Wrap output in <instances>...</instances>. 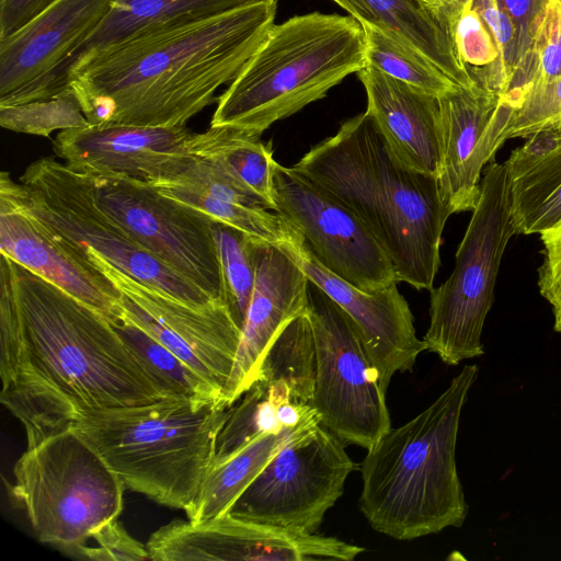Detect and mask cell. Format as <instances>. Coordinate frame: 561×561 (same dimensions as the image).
<instances>
[{
  "label": "cell",
  "instance_id": "cell-1",
  "mask_svg": "<svg viewBox=\"0 0 561 561\" xmlns=\"http://www.w3.org/2000/svg\"><path fill=\"white\" fill-rule=\"evenodd\" d=\"M0 377L27 447L88 413L174 398L112 322L4 254Z\"/></svg>",
  "mask_w": 561,
  "mask_h": 561
},
{
  "label": "cell",
  "instance_id": "cell-2",
  "mask_svg": "<svg viewBox=\"0 0 561 561\" xmlns=\"http://www.w3.org/2000/svg\"><path fill=\"white\" fill-rule=\"evenodd\" d=\"M277 0L186 19L94 58L67 82L89 124L183 127L211 104L274 26Z\"/></svg>",
  "mask_w": 561,
  "mask_h": 561
},
{
  "label": "cell",
  "instance_id": "cell-3",
  "mask_svg": "<svg viewBox=\"0 0 561 561\" xmlns=\"http://www.w3.org/2000/svg\"><path fill=\"white\" fill-rule=\"evenodd\" d=\"M293 168L360 219L389 256L399 283L419 290L434 287L451 214L437 179L398 162L367 112L343 122Z\"/></svg>",
  "mask_w": 561,
  "mask_h": 561
},
{
  "label": "cell",
  "instance_id": "cell-4",
  "mask_svg": "<svg viewBox=\"0 0 561 561\" xmlns=\"http://www.w3.org/2000/svg\"><path fill=\"white\" fill-rule=\"evenodd\" d=\"M478 375V365H466L425 410L367 450L358 506L376 531L413 540L466 520L456 444L462 408Z\"/></svg>",
  "mask_w": 561,
  "mask_h": 561
},
{
  "label": "cell",
  "instance_id": "cell-5",
  "mask_svg": "<svg viewBox=\"0 0 561 561\" xmlns=\"http://www.w3.org/2000/svg\"><path fill=\"white\" fill-rule=\"evenodd\" d=\"M366 48L352 16L312 12L274 24L217 98L210 127L262 135L366 67Z\"/></svg>",
  "mask_w": 561,
  "mask_h": 561
},
{
  "label": "cell",
  "instance_id": "cell-6",
  "mask_svg": "<svg viewBox=\"0 0 561 561\" xmlns=\"http://www.w3.org/2000/svg\"><path fill=\"white\" fill-rule=\"evenodd\" d=\"M230 407L180 398L88 413L72 425L125 488L185 513L196 502Z\"/></svg>",
  "mask_w": 561,
  "mask_h": 561
},
{
  "label": "cell",
  "instance_id": "cell-7",
  "mask_svg": "<svg viewBox=\"0 0 561 561\" xmlns=\"http://www.w3.org/2000/svg\"><path fill=\"white\" fill-rule=\"evenodd\" d=\"M124 489L71 424L27 447L14 465L11 493L39 541L71 551L117 519Z\"/></svg>",
  "mask_w": 561,
  "mask_h": 561
},
{
  "label": "cell",
  "instance_id": "cell-8",
  "mask_svg": "<svg viewBox=\"0 0 561 561\" xmlns=\"http://www.w3.org/2000/svg\"><path fill=\"white\" fill-rule=\"evenodd\" d=\"M471 211L451 274L430 290V325L422 339L425 351L450 366L483 355L482 332L502 256L516 234L504 163L493 160L486 167Z\"/></svg>",
  "mask_w": 561,
  "mask_h": 561
},
{
  "label": "cell",
  "instance_id": "cell-9",
  "mask_svg": "<svg viewBox=\"0 0 561 561\" xmlns=\"http://www.w3.org/2000/svg\"><path fill=\"white\" fill-rule=\"evenodd\" d=\"M0 194L68 242L95 250L139 283L197 308L221 300L185 279L111 221L93 203L83 174L53 157L32 162L20 183L1 172Z\"/></svg>",
  "mask_w": 561,
  "mask_h": 561
},
{
  "label": "cell",
  "instance_id": "cell-10",
  "mask_svg": "<svg viewBox=\"0 0 561 561\" xmlns=\"http://www.w3.org/2000/svg\"><path fill=\"white\" fill-rule=\"evenodd\" d=\"M308 316L316 346V380L310 404L322 427L345 445L368 450L391 430L378 371L353 321L311 282Z\"/></svg>",
  "mask_w": 561,
  "mask_h": 561
},
{
  "label": "cell",
  "instance_id": "cell-11",
  "mask_svg": "<svg viewBox=\"0 0 561 561\" xmlns=\"http://www.w3.org/2000/svg\"><path fill=\"white\" fill-rule=\"evenodd\" d=\"M83 176L93 203L111 221L211 298L225 301L215 221L210 217L146 182L112 175Z\"/></svg>",
  "mask_w": 561,
  "mask_h": 561
},
{
  "label": "cell",
  "instance_id": "cell-12",
  "mask_svg": "<svg viewBox=\"0 0 561 561\" xmlns=\"http://www.w3.org/2000/svg\"><path fill=\"white\" fill-rule=\"evenodd\" d=\"M355 469L345 444L318 425L285 445L228 513L249 522L314 534Z\"/></svg>",
  "mask_w": 561,
  "mask_h": 561
},
{
  "label": "cell",
  "instance_id": "cell-13",
  "mask_svg": "<svg viewBox=\"0 0 561 561\" xmlns=\"http://www.w3.org/2000/svg\"><path fill=\"white\" fill-rule=\"evenodd\" d=\"M70 244L118 289L123 318L174 353L224 394L241 337V328L224 300L203 308L190 306L139 283L95 250Z\"/></svg>",
  "mask_w": 561,
  "mask_h": 561
},
{
  "label": "cell",
  "instance_id": "cell-14",
  "mask_svg": "<svg viewBox=\"0 0 561 561\" xmlns=\"http://www.w3.org/2000/svg\"><path fill=\"white\" fill-rule=\"evenodd\" d=\"M272 198L273 211L301 233L331 273L366 293L399 283L389 256L357 216L293 167L275 160Z\"/></svg>",
  "mask_w": 561,
  "mask_h": 561
},
{
  "label": "cell",
  "instance_id": "cell-15",
  "mask_svg": "<svg viewBox=\"0 0 561 561\" xmlns=\"http://www.w3.org/2000/svg\"><path fill=\"white\" fill-rule=\"evenodd\" d=\"M146 546L153 561H352L365 551L336 537L290 531L229 513L201 523L173 520Z\"/></svg>",
  "mask_w": 561,
  "mask_h": 561
},
{
  "label": "cell",
  "instance_id": "cell-16",
  "mask_svg": "<svg viewBox=\"0 0 561 561\" xmlns=\"http://www.w3.org/2000/svg\"><path fill=\"white\" fill-rule=\"evenodd\" d=\"M196 135L183 127L88 124L58 133L54 152L72 171L154 186L176 182L196 162Z\"/></svg>",
  "mask_w": 561,
  "mask_h": 561
},
{
  "label": "cell",
  "instance_id": "cell-17",
  "mask_svg": "<svg viewBox=\"0 0 561 561\" xmlns=\"http://www.w3.org/2000/svg\"><path fill=\"white\" fill-rule=\"evenodd\" d=\"M440 197L449 210L471 211L480 196L481 173L505 142L510 110L480 84L456 88L438 98Z\"/></svg>",
  "mask_w": 561,
  "mask_h": 561
},
{
  "label": "cell",
  "instance_id": "cell-18",
  "mask_svg": "<svg viewBox=\"0 0 561 561\" xmlns=\"http://www.w3.org/2000/svg\"><path fill=\"white\" fill-rule=\"evenodd\" d=\"M283 248L295 257L309 280L353 321L385 391L396 373L412 370L425 345L416 335L413 314L398 283L366 293L325 268L304 239Z\"/></svg>",
  "mask_w": 561,
  "mask_h": 561
},
{
  "label": "cell",
  "instance_id": "cell-19",
  "mask_svg": "<svg viewBox=\"0 0 561 561\" xmlns=\"http://www.w3.org/2000/svg\"><path fill=\"white\" fill-rule=\"evenodd\" d=\"M0 253L56 285L112 323L123 318L122 295L61 236L0 194Z\"/></svg>",
  "mask_w": 561,
  "mask_h": 561
},
{
  "label": "cell",
  "instance_id": "cell-20",
  "mask_svg": "<svg viewBox=\"0 0 561 561\" xmlns=\"http://www.w3.org/2000/svg\"><path fill=\"white\" fill-rule=\"evenodd\" d=\"M310 280L283 247L260 242L252 297L222 404L231 407L253 385L276 335L308 311Z\"/></svg>",
  "mask_w": 561,
  "mask_h": 561
},
{
  "label": "cell",
  "instance_id": "cell-21",
  "mask_svg": "<svg viewBox=\"0 0 561 561\" xmlns=\"http://www.w3.org/2000/svg\"><path fill=\"white\" fill-rule=\"evenodd\" d=\"M259 0H113L94 31L43 77L0 99V106L51 99L67 91L68 79L100 55L152 30Z\"/></svg>",
  "mask_w": 561,
  "mask_h": 561
},
{
  "label": "cell",
  "instance_id": "cell-22",
  "mask_svg": "<svg viewBox=\"0 0 561 561\" xmlns=\"http://www.w3.org/2000/svg\"><path fill=\"white\" fill-rule=\"evenodd\" d=\"M113 0H55L0 42V99L43 77L102 22Z\"/></svg>",
  "mask_w": 561,
  "mask_h": 561
},
{
  "label": "cell",
  "instance_id": "cell-23",
  "mask_svg": "<svg viewBox=\"0 0 561 561\" xmlns=\"http://www.w3.org/2000/svg\"><path fill=\"white\" fill-rule=\"evenodd\" d=\"M374 119L392 156L407 169L438 176V98L366 65L357 72Z\"/></svg>",
  "mask_w": 561,
  "mask_h": 561
},
{
  "label": "cell",
  "instance_id": "cell-24",
  "mask_svg": "<svg viewBox=\"0 0 561 561\" xmlns=\"http://www.w3.org/2000/svg\"><path fill=\"white\" fill-rule=\"evenodd\" d=\"M516 233L540 234L561 219V130L529 137L504 162Z\"/></svg>",
  "mask_w": 561,
  "mask_h": 561
},
{
  "label": "cell",
  "instance_id": "cell-25",
  "mask_svg": "<svg viewBox=\"0 0 561 561\" xmlns=\"http://www.w3.org/2000/svg\"><path fill=\"white\" fill-rule=\"evenodd\" d=\"M362 25L380 28L412 47L460 87L478 84L459 58L453 36L432 16L421 0H332Z\"/></svg>",
  "mask_w": 561,
  "mask_h": 561
},
{
  "label": "cell",
  "instance_id": "cell-26",
  "mask_svg": "<svg viewBox=\"0 0 561 561\" xmlns=\"http://www.w3.org/2000/svg\"><path fill=\"white\" fill-rule=\"evenodd\" d=\"M309 424H320L317 411L310 403L294 401L285 381H254L230 407L217 437L213 463L236 454L259 437Z\"/></svg>",
  "mask_w": 561,
  "mask_h": 561
},
{
  "label": "cell",
  "instance_id": "cell-27",
  "mask_svg": "<svg viewBox=\"0 0 561 561\" xmlns=\"http://www.w3.org/2000/svg\"><path fill=\"white\" fill-rule=\"evenodd\" d=\"M320 424H309L280 433L267 434L251 442L236 454L213 463L208 469L187 519L201 523L227 514L233 503L288 443Z\"/></svg>",
  "mask_w": 561,
  "mask_h": 561
},
{
  "label": "cell",
  "instance_id": "cell-28",
  "mask_svg": "<svg viewBox=\"0 0 561 561\" xmlns=\"http://www.w3.org/2000/svg\"><path fill=\"white\" fill-rule=\"evenodd\" d=\"M198 158L221 168L241 185L262 197L273 211L271 144L261 135L230 127H209L196 135Z\"/></svg>",
  "mask_w": 561,
  "mask_h": 561
},
{
  "label": "cell",
  "instance_id": "cell-29",
  "mask_svg": "<svg viewBox=\"0 0 561 561\" xmlns=\"http://www.w3.org/2000/svg\"><path fill=\"white\" fill-rule=\"evenodd\" d=\"M283 380L294 401L310 403L316 380L314 336L308 311L294 318L267 348L255 381Z\"/></svg>",
  "mask_w": 561,
  "mask_h": 561
},
{
  "label": "cell",
  "instance_id": "cell-30",
  "mask_svg": "<svg viewBox=\"0 0 561 561\" xmlns=\"http://www.w3.org/2000/svg\"><path fill=\"white\" fill-rule=\"evenodd\" d=\"M163 195L184 203L254 239L286 247L301 241V233L277 213L210 196L204 192L179 185L156 186Z\"/></svg>",
  "mask_w": 561,
  "mask_h": 561
},
{
  "label": "cell",
  "instance_id": "cell-31",
  "mask_svg": "<svg viewBox=\"0 0 561 561\" xmlns=\"http://www.w3.org/2000/svg\"><path fill=\"white\" fill-rule=\"evenodd\" d=\"M113 324L172 397L222 404V391L219 388L142 329L125 318Z\"/></svg>",
  "mask_w": 561,
  "mask_h": 561
},
{
  "label": "cell",
  "instance_id": "cell-32",
  "mask_svg": "<svg viewBox=\"0 0 561 561\" xmlns=\"http://www.w3.org/2000/svg\"><path fill=\"white\" fill-rule=\"evenodd\" d=\"M366 36L367 65L437 98L460 85L436 65L398 38L371 25H362Z\"/></svg>",
  "mask_w": 561,
  "mask_h": 561
},
{
  "label": "cell",
  "instance_id": "cell-33",
  "mask_svg": "<svg viewBox=\"0 0 561 561\" xmlns=\"http://www.w3.org/2000/svg\"><path fill=\"white\" fill-rule=\"evenodd\" d=\"M214 234L222 272L224 299L242 329L254 288L257 249L262 241L216 221Z\"/></svg>",
  "mask_w": 561,
  "mask_h": 561
},
{
  "label": "cell",
  "instance_id": "cell-34",
  "mask_svg": "<svg viewBox=\"0 0 561 561\" xmlns=\"http://www.w3.org/2000/svg\"><path fill=\"white\" fill-rule=\"evenodd\" d=\"M89 124L71 90L51 99L0 106V125L13 131L48 137L54 130Z\"/></svg>",
  "mask_w": 561,
  "mask_h": 561
},
{
  "label": "cell",
  "instance_id": "cell-35",
  "mask_svg": "<svg viewBox=\"0 0 561 561\" xmlns=\"http://www.w3.org/2000/svg\"><path fill=\"white\" fill-rule=\"evenodd\" d=\"M528 65L531 66V71L510 88L528 81H548L561 76V2L559 0H547L545 4L533 36L530 50L519 69Z\"/></svg>",
  "mask_w": 561,
  "mask_h": 561
},
{
  "label": "cell",
  "instance_id": "cell-36",
  "mask_svg": "<svg viewBox=\"0 0 561 561\" xmlns=\"http://www.w3.org/2000/svg\"><path fill=\"white\" fill-rule=\"evenodd\" d=\"M453 38L457 54L466 66L484 67L497 64L495 42L480 14L470 4L459 16Z\"/></svg>",
  "mask_w": 561,
  "mask_h": 561
},
{
  "label": "cell",
  "instance_id": "cell-37",
  "mask_svg": "<svg viewBox=\"0 0 561 561\" xmlns=\"http://www.w3.org/2000/svg\"><path fill=\"white\" fill-rule=\"evenodd\" d=\"M96 546L81 545L71 551L99 561H140L151 560L146 546L129 536L117 519L100 528L92 537Z\"/></svg>",
  "mask_w": 561,
  "mask_h": 561
},
{
  "label": "cell",
  "instance_id": "cell-38",
  "mask_svg": "<svg viewBox=\"0 0 561 561\" xmlns=\"http://www.w3.org/2000/svg\"><path fill=\"white\" fill-rule=\"evenodd\" d=\"M542 263L538 268L540 295L552 309L556 332L561 333V219L540 234Z\"/></svg>",
  "mask_w": 561,
  "mask_h": 561
},
{
  "label": "cell",
  "instance_id": "cell-39",
  "mask_svg": "<svg viewBox=\"0 0 561 561\" xmlns=\"http://www.w3.org/2000/svg\"><path fill=\"white\" fill-rule=\"evenodd\" d=\"M546 2L547 0H499L516 28L523 62L530 50Z\"/></svg>",
  "mask_w": 561,
  "mask_h": 561
},
{
  "label": "cell",
  "instance_id": "cell-40",
  "mask_svg": "<svg viewBox=\"0 0 561 561\" xmlns=\"http://www.w3.org/2000/svg\"><path fill=\"white\" fill-rule=\"evenodd\" d=\"M55 0H0V42L8 39Z\"/></svg>",
  "mask_w": 561,
  "mask_h": 561
},
{
  "label": "cell",
  "instance_id": "cell-41",
  "mask_svg": "<svg viewBox=\"0 0 561 561\" xmlns=\"http://www.w3.org/2000/svg\"><path fill=\"white\" fill-rule=\"evenodd\" d=\"M421 2L432 16L453 36L459 16L471 3V0H421Z\"/></svg>",
  "mask_w": 561,
  "mask_h": 561
},
{
  "label": "cell",
  "instance_id": "cell-42",
  "mask_svg": "<svg viewBox=\"0 0 561 561\" xmlns=\"http://www.w3.org/2000/svg\"><path fill=\"white\" fill-rule=\"evenodd\" d=\"M561 2V0H559Z\"/></svg>",
  "mask_w": 561,
  "mask_h": 561
}]
</instances>
